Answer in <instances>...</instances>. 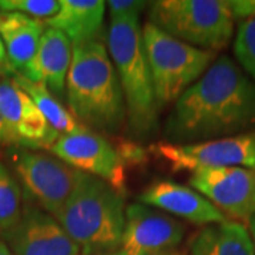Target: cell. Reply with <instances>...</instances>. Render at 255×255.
<instances>
[{"instance_id":"obj_1","label":"cell","mask_w":255,"mask_h":255,"mask_svg":"<svg viewBox=\"0 0 255 255\" xmlns=\"http://www.w3.org/2000/svg\"><path fill=\"white\" fill-rule=\"evenodd\" d=\"M255 82L227 55L219 57L174 102L166 142L187 145L255 130Z\"/></svg>"},{"instance_id":"obj_2","label":"cell","mask_w":255,"mask_h":255,"mask_svg":"<svg viewBox=\"0 0 255 255\" xmlns=\"http://www.w3.org/2000/svg\"><path fill=\"white\" fill-rule=\"evenodd\" d=\"M65 98L74 118L87 129L118 135L127 128L124 94L104 41L73 47Z\"/></svg>"},{"instance_id":"obj_3","label":"cell","mask_w":255,"mask_h":255,"mask_svg":"<svg viewBox=\"0 0 255 255\" xmlns=\"http://www.w3.org/2000/svg\"><path fill=\"white\" fill-rule=\"evenodd\" d=\"M107 46L124 94L128 133L137 142L149 140L159 130V110L140 17L111 20Z\"/></svg>"},{"instance_id":"obj_4","label":"cell","mask_w":255,"mask_h":255,"mask_svg":"<svg viewBox=\"0 0 255 255\" xmlns=\"http://www.w3.org/2000/svg\"><path fill=\"white\" fill-rule=\"evenodd\" d=\"M125 194L95 176L84 174L54 220L81 250L101 255L121 248L125 227Z\"/></svg>"},{"instance_id":"obj_5","label":"cell","mask_w":255,"mask_h":255,"mask_svg":"<svg viewBox=\"0 0 255 255\" xmlns=\"http://www.w3.org/2000/svg\"><path fill=\"white\" fill-rule=\"evenodd\" d=\"M149 23L189 46L219 51L234 36V18L224 0H157Z\"/></svg>"},{"instance_id":"obj_6","label":"cell","mask_w":255,"mask_h":255,"mask_svg":"<svg viewBox=\"0 0 255 255\" xmlns=\"http://www.w3.org/2000/svg\"><path fill=\"white\" fill-rule=\"evenodd\" d=\"M143 46L159 112L179 100L217 60L214 51L189 46L149 21L143 26Z\"/></svg>"},{"instance_id":"obj_7","label":"cell","mask_w":255,"mask_h":255,"mask_svg":"<svg viewBox=\"0 0 255 255\" xmlns=\"http://www.w3.org/2000/svg\"><path fill=\"white\" fill-rule=\"evenodd\" d=\"M11 162L26 199L53 219L70 200L85 174L54 155L30 149H14Z\"/></svg>"},{"instance_id":"obj_8","label":"cell","mask_w":255,"mask_h":255,"mask_svg":"<svg viewBox=\"0 0 255 255\" xmlns=\"http://www.w3.org/2000/svg\"><path fill=\"white\" fill-rule=\"evenodd\" d=\"M147 150L173 172L216 167L255 169V130L187 145L162 140L152 143Z\"/></svg>"},{"instance_id":"obj_9","label":"cell","mask_w":255,"mask_h":255,"mask_svg":"<svg viewBox=\"0 0 255 255\" xmlns=\"http://www.w3.org/2000/svg\"><path fill=\"white\" fill-rule=\"evenodd\" d=\"M55 157L82 173L95 176L119 193L127 190L125 166L117 147L104 135L82 128L68 135H60L48 149Z\"/></svg>"},{"instance_id":"obj_10","label":"cell","mask_w":255,"mask_h":255,"mask_svg":"<svg viewBox=\"0 0 255 255\" xmlns=\"http://www.w3.org/2000/svg\"><path fill=\"white\" fill-rule=\"evenodd\" d=\"M189 183L230 220L248 221L255 214V169H197Z\"/></svg>"},{"instance_id":"obj_11","label":"cell","mask_w":255,"mask_h":255,"mask_svg":"<svg viewBox=\"0 0 255 255\" xmlns=\"http://www.w3.org/2000/svg\"><path fill=\"white\" fill-rule=\"evenodd\" d=\"M186 234L182 221L159 210L135 203L125 210L121 250L127 255H153L174 250Z\"/></svg>"},{"instance_id":"obj_12","label":"cell","mask_w":255,"mask_h":255,"mask_svg":"<svg viewBox=\"0 0 255 255\" xmlns=\"http://www.w3.org/2000/svg\"><path fill=\"white\" fill-rule=\"evenodd\" d=\"M1 240L13 255H81L63 227L31 201L23 204L18 223Z\"/></svg>"},{"instance_id":"obj_13","label":"cell","mask_w":255,"mask_h":255,"mask_svg":"<svg viewBox=\"0 0 255 255\" xmlns=\"http://www.w3.org/2000/svg\"><path fill=\"white\" fill-rule=\"evenodd\" d=\"M11 74V73H10ZM10 74L0 75V114L9 128L14 146L30 150L50 149L60 136Z\"/></svg>"},{"instance_id":"obj_14","label":"cell","mask_w":255,"mask_h":255,"mask_svg":"<svg viewBox=\"0 0 255 255\" xmlns=\"http://www.w3.org/2000/svg\"><path fill=\"white\" fill-rule=\"evenodd\" d=\"M137 200L140 204L160 209L166 214H173L197 226L221 224L230 220L199 191L173 180L152 183Z\"/></svg>"},{"instance_id":"obj_15","label":"cell","mask_w":255,"mask_h":255,"mask_svg":"<svg viewBox=\"0 0 255 255\" xmlns=\"http://www.w3.org/2000/svg\"><path fill=\"white\" fill-rule=\"evenodd\" d=\"M44 30L41 20L21 13H0V38L13 73L33 78V65Z\"/></svg>"},{"instance_id":"obj_16","label":"cell","mask_w":255,"mask_h":255,"mask_svg":"<svg viewBox=\"0 0 255 255\" xmlns=\"http://www.w3.org/2000/svg\"><path fill=\"white\" fill-rule=\"evenodd\" d=\"M107 3L104 0H60L54 17L44 20V26L55 28L70 38L73 47L102 41Z\"/></svg>"},{"instance_id":"obj_17","label":"cell","mask_w":255,"mask_h":255,"mask_svg":"<svg viewBox=\"0 0 255 255\" xmlns=\"http://www.w3.org/2000/svg\"><path fill=\"white\" fill-rule=\"evenodd\" d=\"M73 61V44L60 30L46 27L37 51L33 78L30 81L44 84L57 98L65 94L67 75Z\"/></svg>"},{"instance_id":"obj_18","label":"cell","mask_w":255,"mask_h":255,"mask_svg":"<svg viewBox=\"0 0 255 255\" xmlns=\"http://www.w3.org/2000/svg\"><path fill=\"white\" fill-rule=\"evenodd\" d=\"M189 251L190 255H255V247L248 228L228 220L201 228L191 238Z\"/></svg>"},{"instance_id":"obj_19","label":"cell","mask_w":255,"mask_h":255,"mask_svg":"<svg viewBox=\"0 0 255 255\" xmlns=\"http://www.w3.org/2000/svg\"><path fill=\"white\" fill-rule=\"evenodd\" d=\"M10 75L13 81L31 98L37 110L41 112V115L47 121V124L53 128L58 135H68L85 128L74 118L70 110L64 107L61 101L58 100L44 84L30 81L28 78L16 73H11Z\"/></svg>"},{"instance_id":"obj_20","label":"cell","mask_w":255,"mask_h":255,"mask_svg":"<svg viewBox=\"0 0 255 255\" xmlns=\"http://www.w3.org/2000/svg\"><path fill=\"white\" fill-rule=\"evenodd\" d=\"M21 187L0 162V238L6 236L18 223L23 213Z\"/></svg>"},{"instance_id":"obj_21","label":"cell","mask_w":255,"mask_h":255,"mask_svg":"<svg viewBox=\"0 0 255 255\" xmlns=\"http://www.w3.org/2000/svg\"><path fill=\"white\" fill-rule=\"evenodd\" d=\"M238 65L255 82V17L240 21L234 40Z\"/></svg>"},{"instance_id":"obj_22","label":"cell","mask_w":255,"mask_h":255,"mask_svg":"<svg viewBox=\"0 0 255 255\" xmlns=\"http://www.w3.org/2000/svg\"><path fill=\"white\" fill-rule=\"evenodd\" d=\"M0 10L21 13L44 21L58 13L60 0H0Z\"/></svg>"},{"instance_id":"obj_23","label":"cell","mask_w":255,"mask_h":255,"mask_svg":"<svg viewBox=\"0 0 255 255\" xmlns=\"http://www.w3.org/2000/svg\"><path fill=\"white\" fill-rule=\"evenodd\" d=\"M107 9L110 11L111 20H122V18L139 17L146 7V1L140 0H110L105 1Z\"/></svg>"},{"instance_id":"obj_24","label":"cell","mask_w":255,"mask_h":255,"mask_svg":"<svg viewBox=\"0 0 255 255\" xmlns=\"http://www.w3.org/2000/svg\"><path fill=\"white\" fill-rule=\"evenodd\" d=\"M115 147H117L119 157H121V160H122L125 167L128 164L142 166V164H145L147 162L149 150H146L140 145H137V142L121 140L118 146H115Z\"/></svg>"},{"instance_id":"obj_25","label":"cell","mask_w":255,"mask_h":255,"mask_svg":"<svg viewBox=\"0 0 255 255\" xmlns=\"http://www.w3.org/2000/svg\"><path fill=\"white\" fill-rule=\"evenodd\" d=\"M227 6L234 20L244 21L255 17V0H228Z\"/></svg>"},{"instance_id":"obj_26","label":"cell","mask_w":255,"mask_h":255,"mask_svg":"<svg viewBox=\"0 0 255 255\" xmlns=\"http://www.w3.org/2000/svg\"><path fill=\"white\" fill-rule=\"evenodd\" d=\"M0 145H14L13 136H11L9 128L6 125L1 114H0Z\"/></svg>"},{"instance_id":"obj_27","label":"cell","mask_w":255,"mask_h":255,"mask_svg":"<svg viewBox=\"0 0 255 255\" xmlns=\"http://www.w3.org/2000/svg\"><path fill=\"white\" fill-rule=\"evenodd\" d=\"M10 73H13V70L10 68L9 61H7V54H6V48H4V44H3L1 38H0V75Z\"/></svg>"},{"instance_id":"obj_28","label":"cell","mask_w":255,"mask_h":255,"mask_svg":"<svg viewBox=\"0 0 255 255\" xmlns=\"http://www.w3.org/2000/svg\"><path fill=\"white\" fill-rule=\"evenodd\" d=\"M247 226H248V233H250L251 240H253V243H254L255 247V214L253 217H250V220L247 221Z\"/></svg>"},{"instance_id":"obj_29","label":"cell","mask_w":255,"mask_h":255,"mask_svg":"<svg viewBox=\"0 0 255 255\" xmlns=\"http://www.w3.org/2000/svg\"><path fill=\"white\" fill-rule=\"evenodd\" d=\"M153 255H187V253L184 250H180V248H174V250H169V251H164V253H159V254Z\"/></svg>"},{"instance_id":"obj_30","label":"cell","mask_w":255,"mask_h":255,"mask_svg":"<svg viewBox=\"0 0 255 255\" xmlns=\"http://www.w3.org/2000/svg\"><path fill=\"white\" fill-rule=\"evenodd\" d=\"M0 255H13L11 254V251H10L9 246L0 238Z\"/></svg>"},{"instance_id":"obj_31","label":"cell","mask_w":255,"mask_h":255,"mask_svg":"<svg viewBox=\"0 0 255 255\" xmlns=\"http://www.w3.org/2000/svg\"><path fill=\"white\" fill-rule=\"evenodd\" d=\"M101 255H127V254L119 248V250H117V251H112V253H107V254H101Z\"/></svg>"}]
</instances>
